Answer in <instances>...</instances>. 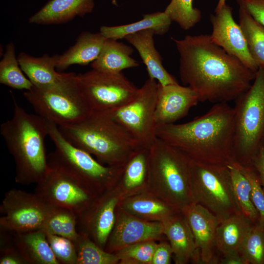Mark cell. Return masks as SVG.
<instances>
[{
  "label": "cell",
  "instance_id": "obj_1",
  "mask_svg": "<svg viewBox=\"0 0 264 264\" xmlns=\"http://www.w3.org/2000/svg\"><path fill=\"white\" fill-rule=\"evenodd\" d=\"M172 39L179 55L180 79L196 92L199 102L228 103L250 87L256 72L215 44L210 35Z\"/></svg>",
  "mask_w": 264,
  "mask_h": 264
},
{
  "label": "cell",
  "instance_id": "obj_2",
  "mask_svg": "<svg viewBox=\"0 0 264 264\" xmlns=\"http://www.w3.org/2000/svg\"><path fill=\"white\" fill-rule=\"evenodd\" d=\"M156 134L195 161L226 166L236 162L235 111L227 103L215 104L189 122L157 127Z\"/></svg>",
  "mask_w": 264,
  "mask_h": 264
},
{
  "label": "cell",
  "instance_id": "obj_3",
  "mask_svg": "<svg viewBox=\"0 0 264 264\" xmlns=\"http://www.w3.org/2000/svg\"><path fill=\"white\" fill-rule=\"evenodd\" d=\"M12 98V117L1 124L0 133L15 162L16 182L37 184L49 169L45 143L47 121L27 112Z\"/></svg>",
  "mask_w": 264,
  "mask_h": 264
},
{
  "label": "cell",
  "instance_id": "obj_4",
  "mask_svg": "<svg viewBox=\"0 0 264 264\" xmlns=\"http://www.w3.org/2000/svg\"><path fill=\"white\" fill-rule=\"evenodd\" d=\"M58 128L72 144L107 165L123 167L136 151L143 148L109 111H92L81 121Z\"/></svg>",
  "mask_w": 264,
  "mask_h": 264
},
{
  "label": "cell",
  "instance_id": "obj_5",
  "mask_svg": "<svg viewBox=\"0 0 264 264\" xmlns=\"http://www.w3.org/2000/svg\"><path fill=\"white\" fill-rule=\"evenodd\" d=\"M149 150L147 191L180 210L194 202L189 157L157 137Z\"/></svg>",
  "mask_w": 264,
  "mask_h": 264
},
{
  "label": "cell",
  "instance_id": "obj_6",
  "mask_svg": "<svg viewBox=\"0 0 264 264\" xmlns=\"http://www.w3.org/2000/svg\"><path fill=\"white\" fill-rule=\"evenodd\" d=\"M47 123L48 135L55 146L54 151L47 155L48 166L69 174L97 196L117 185L125 166L105 165L70 142L56 125Z\"/></svg>",
  "mask_w": 264,
  "mask_h": 264
},
{
  "label": "cell",
  "instance_id": "obj_7",
  "mask_svg": "<svg viewBox=\"0 0 264 264\" xmlns=\"http://www.w3.org/2000/svg\"><path fill=\"white\" fill-rule=\"evenodd\" d=\"M234 155L236 163L251 165L264 144V69L259 68L249 89L236 99Z\"/></svg>",
  "mask_w": 264,
  "mask_h": 264
},
{
  "label": "cell",
  "instance_id": "obj_8",
  "mask_svg": "<svg viewBox=\"0 0 264 264\" xmlns=\"http://www.w3.org/2000/svg\"><path fill=\"white\" fill-rule=\"evenodd\" d=\"M76 75L68 73L62 83L51 88L33 86L24 92L23 96L38 115L58 127L78 122L92 110L80 92Z\"/></svg>",
  "mask_w": 264,
  "mask_h": 264
},
{
  "label": "cell",
  "instance_id": "obj_9",
  "mask_svg": "<svg viewBox=\"0 0 264 264\" xmlns=\"http://www.w3.org/2000/svg\"><path fill=\"white\" fill-rule=\"evenodd\" d=\"M189 170L194 202L208 209L220 222L240 211L227 166L189 158Z\"/></svg>",
  "mask_w": 264,
  "mask_h": 264
},
{
  "label": "cell",
  "instance_id": "obj_10",
  "mask_svg": "<svg viewBox=\"0 0 264 264\" xmlns=\"http://www.w3.org/2000/svg\"><path fill=\"white\" fill-rule=\"evenodd\" d=\"M82 96L92 111H111L131 101L138 88L122 72L111 73L92 69L76 75Z\"/></svg>",
  "mask_w": 264,
  "mask_h": 264
},
{
  "label": "cell",
  "instance_id": "obj_11",
  "mask_svg": "<svg viewBox=\"0 0 264 264\" xmlns=\"http://www.w3.org/2000/svg\"><path fill=\"white\" fill-rule=\"evenodd\" d=\"M158 83L149 78L139 88L136 96L126 105L109 111L143 148L149 149L156 138L155 112Z\"/></svg>",
  "mask_w": 264,
  "mask_h": 264
},
{
  "label": "cell",
  "instance_id": "obj_12",
  "mask_svg": "<svg viewBox=\"0 0 264 264\" xmlns=\"http://www.w3.org/2000/svg\"><path fill=\"white\" fill-rule=\"evenodd\" d=\"M53 207L35 193L11 189L0 206V225L14 233L42 229Z\"/></svg>",
  "mask_w": 264,
  "mask_h": 264
},
{
  "label": "cell",
  "instance_id": "obj_13",
  "mask_svg": "<svg viewBox=\"0 0 264 264\" xmlns=\"http://www.w3.org/2000/svg\"><path fill=\"white\" fill-rule=\"evenodd\" d=\"M36 184L35 193L47 203L69 209L78 216L98 196L66 172L53 167Z\"/></svg>",
  "mask_w": 264,
  "mask_h": 264
},
{
  "label": "cell",
  "instance_id": "obj_14",
  "mask_svg": "<svg viewBox=\"0 0 264 264\" xmlns=\"http://www.w3.org/2000/svg\"><path fill=\"white\" fill-rule=\"evenodd\" d=\"M123 199L122 193L117 185L97 196L78 216V231L86 234L105 249L114 224L116 207Z\"/></svg>",
  "mask_w": 264,
  "mask_h": 264
},
{
  "label": "cell",
  "instance_id": "obj_15",
  "mask_svg": "<svg viewBox=\"0 0 264 264\" xmlns=\"http://www.w3.org/2000/svg\"><path fill=\"white\" fill-rule=\"evenodd\" d=\"M165 238L162 222L142 220L117 205L114 224L105 250L114 253L134 243L148 241H160L165 240Z\"/></svg>",
  "mask_w": 264,
  "mask_h": 264
},
{
  "label": "cell",
  "instance_id": "obj_16",
  "mask_svg": "<svg viewBox=\"0 0 264 264\" xmlns=\"http://www.w3.org/2000/svg\"><path fill=\"white\" fill-rule=\"evenodd\" d=\"M213 42L241 61L251 70L257 72L259 66L252 58L241 28L234 20L232 8L225 4L210 15Z\"/></svg>",
  "mask_w": 264,
  "mask_h": 264
},
{
  "label": "cell",
  "instance_id": "obj_17",
  "mask_svg": "<svg viewBox=\"0 0 264 264\" xmlns=\"http://www.w3.org/2000/svg\"><path fill=\"white\" fill-rule=\"evenodd\" d=\"M189 224L203 264L217 263L216 236L219 219L202 205L192 202L180 210Z\"/></svg>",
  "mask_w": 264,
  "mask_h": 264
},
{
  "label": "cell",
  "instance_id": "obj_18",
  "mask_svg": "<svg viewBox=\"0 0 264 264\" xmlns=\"http://www.w3.org/2000/svg\"><path fill=\"white\" fill-rule=\"evenodd\" d=\"M199 102L196 92L178 84L162 86L158 83L155 120L157 127L173 124L184 117Z\"/></svg>",
  "mask_w": 264,
  "mask_h": 264
},
{
  "label": "cell",
  "instance_id": "obj_19",
  "mask_svg": "<svg viewBox=\"0 0 264 264\" xmlns=\"http://www.w3.org/2000/svg\"><path fill=\"white\" fill-rule=\"evenodd\" d=\"M162 223L164 234L172 247L175 264L201 263L194 235L181 211Z\"/></svg>",
  "mask_w": 264,
  "mask_h": 264
},
{
  "label": "cell",
  "instance_id": "obj_20",
  "mask_svg": "<svg viewBox=\"0 0 264 264\" xmlns=\"http://www.w3.org/2000/svg\"><path fill=\"white\" fill-rule=\"evenodd\" d=\"M59 55L44 54L40 57L21 52L17 57L20 66L33 86L46 89L62 83L68 73H60L55 70Z\"/></svg>",
  "mask_w": 264,
  "mask_h": 264
},
{
  "label": "cell",
  "instance_id": "obj_21",
  "mask_svg": "<svg viewBox=\"0 0 264 264\" xmlns=\"http://www.w3.org/2000/svg\"><path fill=\"white\" fill-rule=\"evenodd\" d=\"M118 206L142 220L163 222L180 212L148 191L122 199Z\"/></svg>",
  "mask_w": 264,
  "mask_h": 264
},
{
  "label": "cell",
  "instance_id": "obj_22",
  "mask_svg": "<svg viewBox=\"0 0 264 264\" xmlns=\"http://www.w3.org/2000/svg\"><path fill=\"white\" fill-rule=\"evenodd\" d=\"M154 34L152 30H145L128 35L124 39L138 52L150 78L157 81L162 86L178 84L162 65V58L154 46Z\"/></svg>",
  "mask_w": 264,
  "mask_h": 264
},
{
  "label": "cell",
  "instance_id": "obj_23",
  "mask_svg": "<svg viewBox=\"0 0 264 264\" xmlns=\"http://www.w3.org/2000/svg\"><path fill=\"white\" fill-rule=\"evenodd\" d=\"M94 0H50L29 18L30 23L61 24L91 13Z\"/></svg>",
  "mask_w": 264,
  "mask_h": 264
},
{
  "label": "cell",
  "instance_id": "obj_24",
  "mask_svg": "<svg viewBox=\"0 0 264 264\" xmlns=\"http://www.w3.org/2000/svg\"><path fill=\"white\" fill-rule=\"evenodd\" d=\"M106 39L100 32L82 33L75 44L59 56L56 68L64 70L72 65L92 63L98 57Z\"/></svg>",
  "mask_w": 264,
  "mask_h": 264
},
{
  "label": "cell",
  "instance_id": "obj_25",
  "mask_svg": "<svg viewBox=\"0 0 264 264\" xmlns=\"http://www.w3.org/2000/svg\"><path fill=\"white\" fill-rule=\"evenodd\" d=\"M254 224V223L240 211L223 220L220 222L217 229V249L223 255L239 251Z\"/></svg>",
  "mask_w": 264,
  "mask_h": 264
},
{
  "label": "cell",
  "instance_id": "obj_26",
  "mask_svg": "<svg viewBox=\"0 0 264 264\" xmlns=\"http://www.w3.org/2000/svg\"><path fill=\"white\" fill-rule=\"evenodd\" d=\"M149 150L140 148L130 158L117 184L123 199L147 191Z\"/></svg>",
  "mask_w": 264,
  "mask_h": 264
},
{
  "label": "cell",
  "instance_id": "obj_27",
  "mask_svg": "<svg viewBox=\"0 0 264 264\" xmlns=\"http://www.w3.org/2000/svg\"><path fill=\"white\" fill-rule=\"evenodd\" d=\"M14 240L27 264H60L43 230L14 233Z\"/></svg>",
  "mask_w": 264,
  "mask_h": 264
},
{
  "label": "cell",
  "instance_id": "obj_28",
  "mask_svg": "<svg viewBox=\"0 0 264 264\" xmlns=\"http://www.w3.org/2000/svg\"><path fill=\"white\" fill-rule=\"evenodd\" d=\"M133 49L123 43L112 39H106L101 52L91 63L92 69L98 71L118 73L122 70L139 66L131 57Z\"/></svg>",
  "mask_w": 264,
  "mask_h": 264
},
{
  "label": "cell",
  "instance_id": "obj_29",
  "mask_svg": "<svg viewBox=\"0 0 264 264\" xmlns=\"http://www.w3.org/2000/svg\"><path fill=\"white\" fill-rule=\"evenodd\" d=\"M172 22L164 12L146 14L134 22L118 26H102L100 32L107 39L119 40L127 35L145 30H152L155 35H162L169 30Z\"/></svg>",
  "mask_w": 264,
  "mask_h": 264
},
{
  "label": "cell",
  "instance_id": "obj_30",
  "mask_svg": "<svg viewBox=\"0 0 264 264\" xmlns=\"http://www.w3.org/2000/svg\"><path fill=\"white\" fill-rule=\"evenodd\" d=\"M238 15L250 54L259 68L264 69V26L242 8L239 7Z\"/></svg>",
  "mask_w": 264,
  "mask_h": 264
},
{
  "label": "cell",
  "instance_id": "obj_31",
  "mask_svg": "<svg viewBox=\"0 0 264 264\" xmlns=\"http://www.w3.org/2000/svg\"><path fill=\"white\" fill-rule=\"evenodd\" d=\"M78 218V215L72 210L53 205L42 229L46 234L62 236L74 241L79 235L77 229Z\"/></svg>",
  "mask_w": 264,
  "mask_h": 264
},
{
  "label": "cell",
  "instance_id": "obj_32",
  "mask_svg": "<svg viewBox=\"0 0 264 264\" xmlns=\"http://www.w3.org/2000/svg\"><path fill=\"white\" fill-rule=\"evenodd\" d=\"M23 72L16 56L15 45L10 43L0 62V83L14 89L30 90L34 86Z\"/></svg>",
  "mask_w": 264,
  "mask_h": 264
},
{
  "label": "cell",
  "instance_id": "obj_33",
  "mask_svg": "<svg viewBox=\"0 0 264 264\" xmlns=\"http://www.w3.org/2000/svg\"><path fill=\"white\" fill-rule=\"evenodd\" d=\"M232 182L235 198L240 211L254 223L258 222L259 214L251 196L249 182L234 164L228 165Z\"/></svg>",
  "mask_w": 264,
  "mask_h": 264
},
{
  "label": "cell",
  "instance_id": "obj_34",
  "mask_svg": "<svg viewBox=\"0 0 264 264\" xmlns=\"http://www.w3.org/2000/svg\"><path fill=\"white\" fill-rule=\"evenodd\" d=\"M79 232L78 237L73 241L77 250V264H119V258L115 253L106 251L86 234Z\"/></svg>",
  "mask_w": 264,
  "mask_h": 264
},
{
  "label": "cell",
  "instance_id": "obj_35",
  "mask_svg": "<svg viewBox=\"0 0 264 264\" xmlns=\"http://www.w3.org/2000/svg\"><path fill=\"white\" fill-rule=\"evenodd\" d=\"M193 0H171L164 10L172 22L184 30H189L200 21L201 13L194 7Z\"/></svg>",
  "mask_w": 264,
  "mask_h": 264
},
{
  "label": "cell",
  "instance_id": "obj_36",
  "mask_svg": "<svg viewBox=\"0 0 264 264\" xmlns=\"http://www.w3.org/2000/svg\"><path fill=\"white\" fill-rule=\"evenodd\" d=\"M239 252L246 264H264V228L254 223Z\"/></svg>",
  "mask_w": 264,
  "mask_h": 264
},
{
  "label": "cell",
  "instance_id": "obj_37",
  "mask_svg": "<svg viewBox=\"0 0 264 264\" xmlns=\"http://www.w3.org/2000/svg\"><path fill=\"white\" fill-rule=\"evenodd\" d=\"M158 243L148 241L134 243L114 252L119 264H151Z\"/></svg>",
  "mask_w": 264,
  "mask_h": 264
},
{
  "label": "cell",
  "instance_id": "obj_38",
  "mask_svg": "<svg viewBox=\"0 0 264 264\" xmlns=\"http://www.w3.org/2000/svg\"><path fill=\"white\" fill-rule=\"evenodd\" d=\"M248 180L251 186L252 202L259 214V224L264 228V188L258 175L252 165L234 164Z\"/></svg>",
  "mask_w": 264,
  "mask_h": 264
},
{
  "label": "cell",
  "instance_id": "obj_39",
  "mask_svg": "<svg viewBox=\"0 0 264 264\" xmlns=\"http://www.w3.org/2000/svg\"><path fill=\"white\" fill-rule=\"evenodd\" d=\"M46 237L50 247L60 264H77V250L73 241L62 236L49 234H46Z\"/></svg>",
  "mask_w": 264,
  "mask_h": 264
},
{
  "label": "cell",
  "instance_id": "obj_40",
  "mask_svg": "<svg viewBox=\"0 0 264 264\" xmlns=\"http://www.w3.org/2000/svg\"><path fill=\"white\" fill-rule=\"evenodd\" d=\"M239 7L247 11L264 26V0H236Z\"/></svg>",
  "mask_w": 264,
  "mask_h": 264
},
{
  "label": "cell",
  "instance_id": "obj_41",
  "mask_svg": "<svg viewBox=\"0 0 264 264\" xmlns=\"http://www.w3.org/2000/svg\"><path fill=\"white\" fill-rule=\"evenodd\" d=\"M173 251L169 242L159 241L154 252L151 264H170Z\"/></svg>",
  "mask_w": 264,
  "mask_h": 264
},
{
  "label": "cell",
  "instance_id": "obj_42",
  "mask_svg": "<svg viewBox=\"0 0 264 264\" xmlns=\"http://www.w3.org/2000/svg\"><path fill=\"white\" fill-rule=\"evenodd\" d=\"M0 251V264H27L15 244Z\"/></svg>",
  "mask_w": 264,
  "mask_h": 264
},
{
  "label": "cell",
  "instance_id": "obj_43",
  "mask_svg": "<svg viewBox=\"0 0 264 264\" xmlns=\"http://www.w3.org/2000/svg\"><path fill=\"white\" fill-rule=\"evenodd\" d=\"M251 165L256 171L264 188V151L263 148L261 149L258 154L252 159Z\"/></svg>",
  "mask_w": 264,
  "mask_h": 264
},
{
  "label": "cell",
  "instance_id": "obj_44",
  "mask_svg": "<svg viewBox=\"0 0 264 264\" xmlns=\"http://www.w3.org/2000/svg\"><path fill=\"white\" fill-rule=\"evenodd\" d=\"M221 264H246L239 251L232 252L223 255L219 263Z\"/></svg>",
  "mask_w": 264,
  "mask_h": 264
},
{
  "label": "cell",
  "instance_id": "obj_45",
  "mask_svg": "<svg viewBox=\"0 0 264 264\" xmlns=\"http://www.w3.org/2000/svg\"><path fill=\"white\" fill-rule=\"evenodd\" d=\"M226 0H219L216 7L215 9V12L220 10L225 4Z\"/></svg>",
  "mask_w": 264,
  "mask_h": 264
},
{
  "label": "cell",
  "instance_id": "obj_46",
  "mask_svg": "<svg viewBox=\"0 0 264 264\" xmlns=\"http://www.w3.org/2000/svg\"><path fill=\"white\" fill-rule=\"evenodd\" d=\"M263 149H264V145H263Z\"/></svg>",
  "mask_w": 264,
  "mask_h": 264
}]
</instances>
